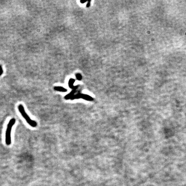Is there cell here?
<instances>
[{
  "instance_id": "obj_1",
  "label": "cell",
  "mask_w": 186,
  "mask_h": 186,
  "mask_svg": "<svg viewBox=\"0 0 186 186\" xmlns=\"http://www.w3.org/2000/svg\"><path fill=\"white\" fill-rule=\"evenodd\" d=\"M18 110L19 113H20L22 116L25 119L26 122L28 123L29 125L33 128H35L37 126V123L36 121L31 119L29 116L27 114L25 111L24 107L23 106V105L19 104L18 106Z\"/></svg>"
},
{
  "instance_id": "obj_2",
  "label": "cell",
  "mask_w": 186,
  "mask_h": 186,
  "mask_svg": "<svg viewBox=\"0 0 186 186\" xmlns=\"http://www.w3.org/2000/svg\"><path fill=\"white\" fill-rule=\"evenodd\" d=\"M15 123L16 119L15 118H13L10 120L9 123L7 125L5 134L6 144L7 145H10L11 143V131L13 126L15 125Z\"/></svg>"
},
{
  "instance_id": "obj_3",
  "label": "cell",
  "mask_w": 186,
  "mask_h": 186,
  "mask_svg": "<svg viewBox=\"0 0 186 186\" xmlns=\"http://www.w3.org/2000/svg\"><path fill=\"white\" fill-rule=\"evenodd\" d=\"M80 98H82L86 100H93V98L87 95H85V94H81Z\"/></svg>"
},
{
  "instance_id": "obj_4",
  "label": "cell",
  "mask_w": 186,
  "mask_h": 186,
  "mask_svg": "<svg viewBox=\"0 0 186 186\" xmlns=\"http://www.w3.org/2000/svg\"><path fill=\"white\" fill-rule=\"evenodd\" d=\"M54 88L55 90L59 91H61V92H66V89L63 87H60V86L54 87Z\"/></svg>"
},
{
  "instance_id": "obj_5",
  "label": "cell",
  "mask_w": 186,
  "mask_h": 186,
  "mask_svg": "<svg viewBox=\"0 0 186 186\" xmlns=\"http://www.w3.org/2000/svg\"><path fill=\"white\" fill-rule=\"evenodd\" d=\"M74 82H75V80L74 79H71L70 80L69 82V85L70 87L72 88H73V87H73V84H74Z\"/></svg>"
},
{
  "instance_id": "obj_6",
  "label": "cell",
  "mask_w": 186,
  "mask_h": 186,
  "mask_svg": "<svg viewBox=\"0 0 186 186\" xmlns=\"http://www.w3.org/2000/svg\"><path fill=\"white\" fill-rule=\"evenodd\" d=\"M76 78L78 80H81L82 79V75L80 74H77L76 75Z\"/></svg>"
},
{
  "instance_id": "obj_7",
  "label": "cell",
  "mask_w": 186,
  "mask_h": 186,
  "mask_svg": "<svg viewBox=\"0 0 186 186\" xmlns=\"http://www.w3.org/2000/svg\"><path fill=\"white\" fill-rule=\"evenodd\" d=\"M3 73V70H2V66L0 65V76L2 75Z\"/></svg>"
},
{
  "instance_id": "obj_8",
  "label": "cell",
  "mask_w": 186,
  "mask_h": 186,
  "mask_svg": "<svg viewBox=\"0 0 186 186\" xmlns=\"http://www.w3.org/2000/svg\"><path fill=\"white\" fill-rule=\"evenodd\" d=\"M90 1H88V3H87V7H89L90 6Z\"/></svg>"
},
{
  "instance_id": "obj_9",
  "label": "cell",
  "mask_w": 186,
  "mask_h": 186,
  "mask_svg": "<svg viewBox=\"0 0 186 186\" xmlns=\"http://www.w3.org/2000/svg\"><path fill=\"white\" fill-rule=\"evenodd\" d=\"M80 2H81L82 3H83H83H85V2H86V1H82V0H81V1H80Z\"/></svg>"
}]
</instances>
